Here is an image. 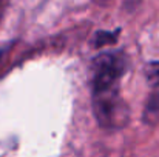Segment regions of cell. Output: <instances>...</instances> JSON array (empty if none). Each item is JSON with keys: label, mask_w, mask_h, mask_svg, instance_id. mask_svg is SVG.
Masks as SVG:
<instances>
[{"label": "cell", "mask_w": 159, "mask_h": 157, "mask_svg": "<svg viewBox=\"0 0 159 157\" xmlns=\"http://www.w3.org/2000/svg\"><path fill=\"white\" fill-rule=\"evenodd\" d=\"M93 112L98 123L105 129H120L128 123L130 111L120 96L119 86L91 91Z\"/></svg>", "instance_id": "6da1fadb"}, {"label": "cell", "mask_w": 159, "mask_h": 157, "mask_svg": "<svg viewBox=\"0 0 159 157\" xmlns=\"http://www.w3.org/2000/svg\"><path fill=\"white\" fill-rule=\"evenodd\" d=\"M127 69V57L120 51H107L91 62V89L120 85Z\"/></svg>", "instance_id": "7a4b0ae2"}, {"label": "cell", "mask_w": 159, "mask_h": 157, "mask_svg": "<svg viewBox=\"0 0 159 157\" xmlns=\"http://www.w3.org/2000/svg\"><path fill=\"white\" fill-rule=\"evenodd\" d=\"M144 119L148 123H155L159 119V94H153L148 99V103L144 111Z\"/></svg>", "instance_id": "3957f363"}, {"label": "cell", "mask_w": 159, "mask_h": 157, "mask_svg": "<svg viewBox=\"0 0 159 157\" xmlns=\"http://www.w3.org/2000/svg\"><path fill=\"white\" fill-rule=\"evenodd\" d=\"M144 76L150 86L159 88V62H148L144 66Z\"/></svg>", "instance_id": "277c9868"}, {"label": "cell", "mask_w": 159, "mask_h": 157, "mask_svg": "<svg viewBox=\"0 0 159 157\" xmlns=\"http://www.w3.org/2000/svg\"><path fill=\"white\" fill-rule=\"evenodd\" d=\"M117 34H119V29L110 33V31H98L94 34V39H93V45L96 48H102L105 45H111L117 40Z\"/></svg>", "instance_id": "5b68a950"}, {"label": "cell", "mask_w": 159, "mask_h": 157, "mask_svg": "<svg viewBox=\"0 0 159 157\" xmlns=\"http://www.w3.org/2000/svg\"><path fill=\"white\" fill-rule=\"evenodd\" d=\"M0 55H2V52H0Z\"/></svg>", "instance_id": "8992f818"}]
</instances>
